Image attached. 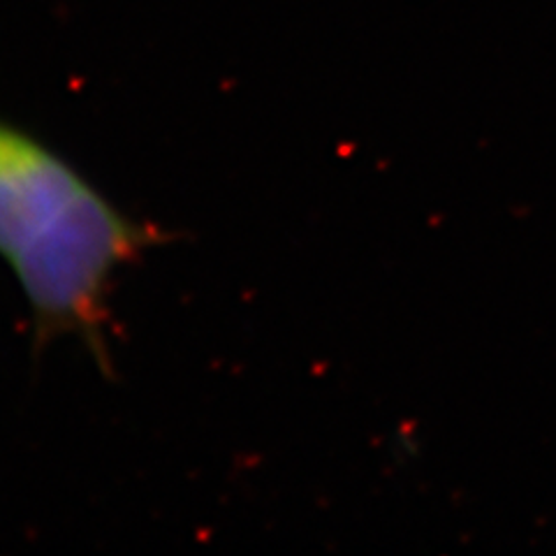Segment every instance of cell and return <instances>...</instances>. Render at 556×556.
Listing matches in <instances>:
<instances>
[{
	"label": "cell",
	"instance_id": "1",
	"mask_svg": "<svg viewBox=\"0 0 556 556\" xmlns=\"http://www.w3.org/2000/svg\"><path fill=\"white\" fill-rule=\"evenodd\" d=\"M163 241L56 149L0 116V260L24 292L35 343L77 339L110 374L116 278Z\"/></svg>",
	"mask_w": 556,
	"mask_h": 556
}]
</instances>
